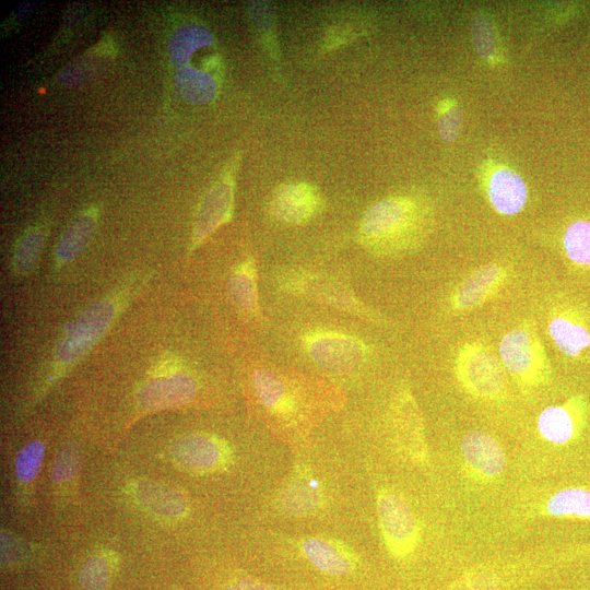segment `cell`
<instances>
[{"mask_svg": "<svg viewBox=\"0 0 590 590\" xmlns=\"http://www.w3.org/2000/svg\"><path fill=\"white\" fill-rule=\"evenodd\" d=\"M563 248L574 264L590 268V221L577 220L569 224L563 235Z\"/></svg>", "mask_w": 590, "mask_h": 590, "instance_id": "obj_27", "label": "cell"}, {"mask_svg": "<svg viewBox=\"0 0 590 590\" xmlns=\"http://www.w3.org/2000/svg\"><path fill=\"white\" fill-rule=\"evenodd\" d=\"M543 509L551 517L590 519V487L562 488L547 498Z\"/></svg>", "mask_w": 590, "mask_h": 590, "instance_id": "obj_24", "label": "cell"}, {"mask_svg": "<svg viewBox=\"0 0 590 590\" xmlns=\"http://www.w3.org/2000/svg\"><path fill=\"white\" fill-rule=\"evenodd\" d=\"M118 304L102 299L82 311L66 328L54 352L55 373L76 363L105 334L117 316Z\"/></svg>", "mask_w": 590, "mask_h": 590, "instance_id": "obj_4", "label": "cell"}, {"mask_svg": "<svg viewBox=\"0 0 590 590\" xmlns=\"http://www.w3.org/2000/svg\"><path fill=\"white\" fill-rule=\"evenodd\" d=\"M43 241L44 233L38 227L31 228L22 236L13 256L16 274L26 275L32 272L39 258Z\"/></svg>", "mask_w": 590, "mask_h": 590, "instance_id": "obj_29", "label": "cell"}, {"mask_svg": "<svg viewBox=\"0 0 590 590\" xmlns=\"http://www.w3.org/2000/svg\"><path fill=\"white\" fill-rule=\"evenodd\" d=\"M455 373L462 389L474 398L496 401L506 397L504 366L481 342H467L460 346Z\"/></svg>", "mask_w": 590, "mask_h": 590, "instance_id": "obj_3", "label": "cell"}, {"mask_svg": "<svg viewBox=\"0 0 590 590\" xmlns=\"http://www.w3.org/2000/svg\"><path fill=\"white\" fill-rule=\"evenodd\" d=\"M302 550L307 559L324 574L342 576L356 566L355 555L338 541L311 536L304 540Z\"/></svg>", "mask_w": 590, "mask_h": 590, "instance_id": "obj_18", "label": "cell"}, {"mask_svg": "<svg viewBox=\"0 0 590 590\" xmlns=\"http://www.w3.org/2000/svg\"><path fill=\"white\" fill-rule=\"evenodd\" d=\"M117 566L110 554H95L88 557L80 570V583L84 590H107Z\"/></svg>", "mask_w": 590, "mask_h": 590, "instance_id": "obj_28", "label": "cell"}, {"mask_svg": "<svg viewBox=\"0 0 590 590\" xmlns=\"http://www.w3.org/2000/svg\"><path fill=\"white\" fill-rule=\"evenodd\" d=\"M129 494L146 511L164 520H180L189 511L182 493L156 481L135 480L129 485Z\"/></svg>", "mask_w": 590, "mask_h": 590, "instance_id": "obj_14", "label": "cell"}, {"mask_svg": "<svg viewBox=\"0 0 590 590\" xmlns=\"http://www.w3.org/2000/svg\"><path fill=\"white\" fill-rule=\"evenodd\" d=\"M175 83L180 95L192 104L209 103L216 93L214 79L190 67L177 70Z\"/></svg>", "mask_w": 590, "mask_h": 590, "instance_id": "obj_25", "label": "cell"}, {"mask_svg": "<svg viewBox=\"0 0 590 590\" xmlns=\"http://www.w3.org/2000/svg\"><path fill=\"white\" fill-rule=\"evenodd\" d=\"M24 557L23 544L10 536L7 532L1 533V560L2 565H13Z\"/></svg>", "mask_w": 590, "mask_h": 590, "instance_id": "obj_32", "label": "cell"}, {"mask_svg": "<svg viewBox=\"0 0 590 590\" xmlns=\"http://www.w3.org/2000/svg\"><path fill=\"white\" fill-rule=\"evenodd\" d=\"M422 229L420 206L408 198L393 197L366 210L357 228V240L371 255L397 256L416 246Z\"/></svg>", "mask_w": 590, "mask_h": 590, "instance_id": "obj_1", "label": "cell"}, {"mask_svg": "<svg viewBox=\"0 0 590 590\" xmlns=\"http://www.w3.org/2000/svg\"><path fill=\"white\" fill-rule=\"evenodd\" d=\"M377 514L385 545L397 558L411 555L420 541V527L404 498L382 488L377 495Z\"/></svg>", "mask_w": 590, "mask_h": 590, "instance_id": "obj_7", "label": "cell"}, {"mask_svg": "<svg viewBox=\"0 0 590 590\" xmlns=\"http://www.w3.org/2000/svg\"><path fill=\"white\" fill-rule=\"evenodd\" d=\"M460 451L464 468L473 479L491 481L505 469V452L497 439L486 432H468L461 440Z\"/></svg>", "mask_w": 590, "mask_h": 590, "instance_id": "obj_12", "label": "cell"}, {"mask_svg": "<svg viewBox=\"0 0 590 590\" xmlns=\"http://www.w3.org/2000/svg\"><path fill=\"white\" fill-rule=\"evenodd\" d=\"M194 378L182 367L165 374H150L137 392V402L145 411L178 408L196 394Z\"/></svg>", "mask_w": 590, "mask_h": 590, "instance_id": "obj_9", "label": "cell"}, {"mask_svg": "<svg viewBox=\"0 0 590 590\" xmlns=\"http://www.w3.org/2000/svg\"><path fill=\"white\" fill-rule=\"evenodd\" d=\"M547 332L555 346L570 358H585L590 352V322L574 308H565L552 316Z\"/></svg>", "mask_w": 590, "mask_h": 590, "instance_id": "obj_15", "label": "cell"}, {"mask_svg": "<svg viewBox=\"0 0 590 590\" xmlns=\"http://www.w3.org/2000/svg\"><path fill=\"white\" fill-rule=\"evenodd\" d=\"M276 284L285 293L306 296L356 316L375 318L345 286L330 276L299 268H286L278 273Z\"/></svg>", "mask_w": 590, "mask_h": 590, "instance_id": "obj_6", "label": "cell"}, {"mask_svg": "<svg viewBox=\"0 0 590 590\" xmlns=\"http://www.w3.org/2000/svg\"><path fill=\"white\" fill-rule=\"evenodd\" d=\"M324 205L318 188L306 182L279 186L270 200L272 215L287 224H304L317 216Z\"/></svg>", "mask_w": 590, "mask_h": 590, "instance_id": "obj_11", "label": "cell"}, {"mask_svg": "<svg viewBox=\"0 0 590 590\" xmlns=\"http://www.w3.org/2000/svg\"><path fill=\"white\" fill-rule=\"evenodd\" d=\"M97 222V210L90 208L79 214L66 228L56 248L59 266L74 260L90 241Z\"/></svg>", "mask_w": 590, "mask_h": 590, "instance_id": "obj_22", "label": "cell"}, {"mask_svg": "<svg viewBox=\"0 0 590 590\" xmlns=\"http://www.w3.org/2000/svg\"><path fill=\"white\" fill-rule=\"evenodd\" d=\"M212 43L208 30L199 25H185L175 31L168 43V55L174 64H185L191 54L201 46Z\"/></svg>", "mask_w": 590, "mask_h": 590, "instance_id": "obj_26", "label": "cell"}, {"mask_svg": "<svg viewBox=\"0 0 590 590\" xmlns=\"http://www.w3.org/2000/svg\"><path fill=\"white\" fill-rule=\"evenodd\" d=\"M392 424L400 446L416 461H425L427 456L426 441L422 421L412 396L403 391L394 401Z\"/></svg>", "mask_w": 590, "mask_h": 590, "instance_id": "obj_17", "label": "cell"}, {"mask_svg": "<svg viewBox=\"0 0 590 590\" xmlns=\"http://www.w3.org/2000/svg\"><path fill=\"white\" fill-rule=\"evenodd\" d=\"M78 469V452L74 447H66L58 455L51 471V480L60 485L70 481Z\"/></svg>", "mask_w": 590, "mask_h": 590, "instance_id": "obj_31", "label": "cell"}, {"mask_svg": "<svg viewBox=\"0 0 590 590\" xmlns=\"http://www.w3.org/2000/svg\"><path fill=\"white\" fill-rule=\"evenodd\" d=\"M45 447L39 440L25 445L17 453L14 463V473L22 483H30L38 474Z\"/></svg>", "mask_w": 590, "mask_h": 590, "instance_id": "obj_30", "label": "cell"}, {"mask_svg": "<svg viewBox=\"0 0 590 590\" xmlns=\"http://www.w3.org/2000/svg\"><path fill=\"white\" fill-rule=\"evenodd\" d=\"M589 417V403L581 394L568 398L563 404L545 408L538 417L542 438L554 445L576 440L585 430Z\"/></svg>", "mask_w": 590, "mask_h": 590, "instance_id": "obj_10", "label": "cell"}, {"mask_svg": "<svg viewBox=\"0 0 590 590\" xmlns=\"http://www.w3.org/2000/svg\"><path fill=\"white\" fill-rule=\"evenodd\" d=\"M227 288L232 303L239 311L247 316L258 314L257 268L253 259H245L234 268Z\"/></svg>", "mask_w": 590, "mask_h": 590, "instance_id": "obj_21", "label": "cell"}, {"mask_svg": "<svg viewBox=\"0 0 590 590\" xmlns=\"http://www.w3.org/2000/svg\"><path fill=\"white\" fill-rule=\"evenodd\" d=\"M169 452L176 464L197 473L223 470L232 461L228 445L217 436L204 433L179 437L172 444Z\"/></svg>", "mask_w": 590, "mask_h": 590, "instance_id": "obj_8", "label": "cell"}, {"mask_svg": "<svg viewBox=\"0 0 590 590\" xmlns=\"http://www.w3.org/2000/svg\"><path fill=\"white\" fill-rule=\"evenodd\" d=\"M302 344L314 363L332 373L355 370L370 355L366 342L354 334L335 329H310L303 334Z\"/></svg>", "mask_w": 590, "mask_h": 590, "instance_id": "obj_5", "label": "cell"}, {"mask_svg": "<svg viewBox=\"0 0 590 590\" xmlns=\"http://www.w3.org/2000/svg\"><path fill=\"white\" fill-rule=\"evenodd\" d=\"M251 384L259 402L269 411L285 414L293 410L292 393L276 373L257 369L251 376Z\"/></svg>", "mask_w": 590, "mask_h": 590, "instance_id": "obj_23", "label": "cell"}, {"mask_svg": "<svg viewBox=\"0 0 590 590\" xmlns=\"http://www.w3.org/2000/svg\"><path fill=\"white\" fill-rule=\"evenodd\" d=\"M498 351L504 368L522 389H533L550 380V361L531 324L508 331L502 338Z\"/></svg>", "mask_w": 590, "mask_h": 590, "instance_id": "obj_2", "label": "cell"}, {"mask_svg": "<svg viewBox=\"0 0 590 590\" xmlns=\"http://www.w3.org/2000/svg\"><path fill=\"white\" fill-rule=\"evenodd\" d=\"M322 494L317 482L306 471L296 472L281 489L278 505L291 516H306L315 512L321 505Z\"/></svg>", "mask_w": 590, "mask_h": 590, "instance_id": "obj_19", "label": "cell"}, {"mask_svg": "<svg viewBox=\"0 0 590 590\" xmlns=\"http://www.w3.org/2000/svg\"><path fill=\"white\" fill-rule=\"evenodd\" d=\"M225 590H278L273 586L251 577H239L232 580Z\"/></svg>", "mask_w": 590, "mask_h": 590, "instance_id": "obj_34", "label": "cell"}, {"mask_svg": "<svg viewBox=\"0 0 590 590\" xmlns=\"http://www.w3.org/2000/svg\"><path fill=\"white\" fill-rule=\"evenodd\" d=\"M487 196L497 212L504 215H515L526 205L527 187L517 173L510 169H499L491 176Z\"/></svg>", "mask_w": 590, "mask_h": 590, "instance_id": "obj_20", "label": "cell"}, {"mask_svg": "<svg viewBox=\"0 0 590 590\" xmlns=\"http://www.w3.org/2000/svg\"><path fill=\"white\" fill-rule=\"evenodd\" d=\"M460 127V115L458 109L449 108L439 118V130L444 139L452 141L456 139Z\"/></svg>", "mask_w": 590, "mask_h": 590, "instance_id": "obj_33", "label": "cell"}, {"mask_svg": "<svg viewBox=\"0 0 590 590\" xmlns=\"http://www.w3.org/2000/svg\"><path fill=\"white\" fill-rule=\"evenodd\" d=\"M233 186L227 180L214 185L202 199L193 224L192 248L200 246L216 228L232 217Z\"/></svg>", "mask_w": 590, "mask_h": 590, "instance_id": "obj_16", "label": "cell"}, {"mask_svg": "<svg viewBox=\"0 0 590 590\" xmlns=\"http://www.w3.org/2000/svg\"><path fill=\"white\" fill-rule=\"evenodd\" d=\"M508 279V270L497 263H488L474 270L451 293L450 306L455 311L475 309L504 286Z\"/></svg>", "mask_w": 590, "mask_h": 590, "instance_id": "obj_13", "label": "cell"}]
</instances>
